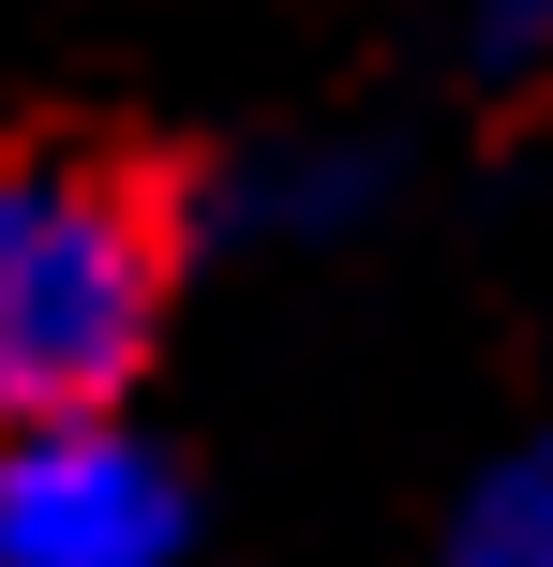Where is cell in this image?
Wrapping results in <instances>:
<instances>
[{"label": "cell", "instance_id": "obj_1", "mask_svg": "<svg viewBox=\"0 0 553 567\" xmlns=\"http://www.w3.org/2000/svg\"><path fill=\"white\" fill-rule=\"evenodd\" d=\"M180 299V165L135 135H0V449L90 433Z\"/></svg>", "mask_w": 553, "mask_h": 567}, {"label": "cell", "instance_id": "obj_2", "mask_svg": "<svg viewBox=\"0 0 553 567\" xmlns=\"http://www.w3.org/2000/svg\"><path fill=\"white\" fill-rule=\"evenodd\" d=\"M150 553H165V493L105 433L0 449V567H150Z\"/></svg>", "mask_w": 553, "mask_h": 567}]
</instances>
